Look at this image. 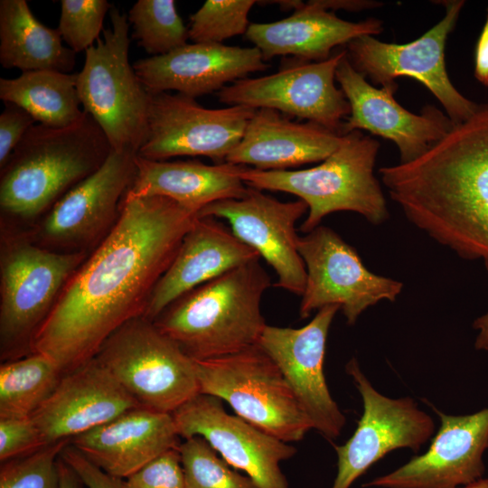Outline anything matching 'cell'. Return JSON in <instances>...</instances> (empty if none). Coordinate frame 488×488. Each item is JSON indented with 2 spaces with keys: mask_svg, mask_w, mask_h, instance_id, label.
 <instances>
[{
  "mask_svg": "<svg viewBox=\"0 0 488 488\" xmlns=\"http://www.w3.org/2000/svg\"><path fill=\"white\" fill-rule=\"evenodd\" d=\"M197 217L165 197H123L117 222L63 287L32 352L50 357L63 375L93 360L116 330L144 316Z\"/></svg>",
  "mask_w": 488,
  "mask_h": 488,
  "instance_id": "6da1fadb",
  "label": "cell"
},
{
  "mask_svg": "<svg viewBox=\"0 0 488 488\" xmlns=\"http://www.w3.org/2000/svg\"><path fill=\"white\" fill-rule=\"evenodd\" d=\"M379 174L410 222L488 269V105L418 158Z\"/></svg>",
  "mask_w": 488,
  "mask_h": 488,
  "instance_id": "7a4b0ae2",
  "label": "cell"
},
{
  "mask_svg": "<svg viewBox=\"0 0 488 488\" xmlns=\"http://www.w3.org/2000/svg\"><path fill=\"white\" fill-rule=\"evenodd\" d=\"M270 286L258 258L184 294L154 324L194 361L231 355L258 344L267 325L261 299Z\"/></svg>",
  "mask_w": 488,
  "mask_h": 488,
  "instance_id": "3957f363",
  "label": "cell"
},
{
  "mask_svg": "<svg viewBox=\"0 0 488 488\" xmlns=\"http://www.w3.org/2000/svg\"><path fill=\"white\" fill-rule=\"evenodd\" d=\"M111 150L106 135L87 112L67 127L33 126L1 167L2 212L29 220L50 210L97 171Z\"/></svg>",
  "mask_w": 488,
  "mask_h": 488,
  "instance_id": "277c9868",
  "label": "cell"
},
{
  "mask_svg": "<svg viewBox=\"0 0 488 488\" xmlns=\"http://www.w3.org/2000/svg\"><path fill=\"white\" fill-rule=\"evenodd\" d=\"M380 143L354 130L343 136L340 146L321 164L302 170H258L244 165L246 185L297 196L308 207L300 230L308 233L330 213L349 211L380 224L389 216L385 197L373 174Z\"/></svg>",
  "mask_w": 488,
  "mask_h": 488,
  "instance_id": "5b68a950",
  "label": "cell"
},
{
  "mask_svg": "<svg viewBox=\"0 0 488 488\" xmlns=\"http://www.w3.org/2000/svg\"><path fill=\"white\" fill-rule=\"evenodd\" d=\"M109 18L111 26L85 52L77 90L112 150L137 154L147 137L151 95L129 62L127 15L112 5Z\"/></svg>",
  "mask_w": 488,
  "mask_h": 488,
  "instance_id": "8992f818",
  "label": "cell"
},
{
  "mask_svg": "<svg viewBox=\"0 0 488 488\" xmlns=\"http://www.w3.org/2000/svg\"><path fill=\"white\" fill-rule=\"evenodd\" d=\"M95 359L142 408L172 414L200 393L196 361L144 316L116 330Z\"/></svg>",
  "mask_w": 488,
  "mask_h": 488,
  "instance_id": "52a82bcc",
  "label": "cell"
},
{
  "mask_svg": "<svg viewBox=\"0 0 488 488\" xmlns=\"http://www.w3.org/2000/svg\"><path fill=\"white\" fill-rule=\"evenodd\" d=\"M200 393L227 402L238 417L277 438L297 442L313 428L273 360L257 344L221 358L196 361Z\"/></svg>",
  "mask_w": 488,
  "mask_h": 488,
  "instance_id": "ba28073f",
  "label": "cell"
},
{
  "mask_svg": "<svg viewBox=\"0 0 488 488\" xmlns=\"http://www.w3.org/2000/svg\"><path fill=\"white\" fill-rule=\"evenodd\" d=\"M82 251H52L28 242L10 244L1 257L2 361L32 353V341L63 287L82 264Z\"/></svg>",
  "mask_w": 488,
  "mask_h": 488,
  "instance_id": "9c48e42d",
  "label": "cell"
},
{
  "mask_svg": "<svg viewBox=\"0 0 488 488\" xmlns=\"http://www.w3.org/2000/svg\"><path fill=\"white\" fill-rule=\"evenodd\" d=\"M444 17L419 38L404 44L362 35L346 44L353 68L380 88L396 92V79L409 77L422 83L440 102L454 125L471 117L479 105L463 96L446 71L445 47L465 5L461 0L439 1Z\"/></svg>",
  "mask_w": 488,
  "mask_h": 488,
  "instance_id": "30bf717a",
  "label": "cell"
},
{
  "mask_svg": "<svg viewBox=\"0 0 488 488\" xmlns=\"http://www.w3.org/2000/svg\"><path fill=\"white\" fill-rule=\"evenodd\" d=\"M298 251L306 270L302 319L337 305L353 324L368 307L384 299L393 302L402 290L401 282L368 270L356 250L328 227L319 225L300 237Z\"/></svg>",
  "mask_w": 488,
  "mask_h": 488,
  "instance_id": "8fae6325",
  "label": "cell"
},
{
  "mask_svg": "<svg viewBox=\"0 0 488 488\" xmlns=\"http://www.w3.org/2000/svg\"><path fill=\"white\" fill-rule=\"evenodd\" d=\"M346 53L342 49L324 61L298 60L273 74L239 80L218 91L219 100L229 106L274 109L342 134L343 119L351 108L334 80Z\"/></svg>",
  "mask_w": 488,
  "mask_h": 488,
  "instance_id": "7c38bea8",
  "label": "cell"
},
{
  "mask_svg": "<svg viewBox=\"0 0 488 488\" xmlns=\"http://www.w3.org/2000/svg\"><path fill=\"white\" fill-rule=\"evenodd\" d=\"M150 95L147 137L137 155L154 161L201 155L224 163L256 111L246 106L206 108L179 93Z\"/></svg>",
  "mask_w": 488,
  "mask_h": 488,
  "instance_id": "4fadbf2b",
  "label": "cell"
},
{
  "mask_svg": "<svg viewBox=\"0 0 488 488\" xmlns=\"http://www.w3.org/2000/svg\"><path fill=\"white\" fill-rule=\"evenodd\" d=\"M359 390L363 413L352 437L335 446L337 474L332 488H350L373 464L389 452L410 448L418 452L434 434L432 418L411 398L390 399L378 392L355 358L345 366Z\"/></svg>",
  "mask_w": 488,
  "mask_h": 488,
  "instance_id": "5bb4252c",
  "label": "cell"
},
{
  "mask_svg": "<svg viewBox=\"0 0 488 488\" xmlns=\"http://www.w3.org/2000/svg\"><path fill=\"white\" fill-rule=\"evenodd\" d=\"M172 415L180 437L204 438L229 465L245 472L258 488H288L279 464L294 456L296 448L229 414L219 398L199 393Z\"/></svg>",
  "mask_w": 488,
  "mask_h": 488,
  "instance_id": "9a60e30c",
  "label": "cell"
},
{
  "mask_svg": "<svg viewBox=\"0 0 488 488\" xmlns=\"http://www.w3.org/2000/svg\"><path fill=\"white\" fill-rule=\"evenodd\" d=\"M306 211L308 207L300 199L280 202L248 186L243 197L211 203L198 212V217L226 220L233 234L274 269L276 286L302 296L306 270L298 251L300 237L296 223Z\"/></svg>",
  "mask_w": 488,
  "mask_h": 488,
  "instance_id": "2e32d148",
  "label": "cell"
},
{
  "mask_svg": "<svg viewBox=\"0 0 488 488\" xmlns=\"http://www.w3.org/2000/svg\"><path fill=\"white\" fill-rule=\"evenodd\" d=\"M339 309L324 306L301 328L267 324L258 343L281 371L313 428L328 439L340 436L346 422L324 373L327 335Z\"/></svg>",
  "mask_w": 488,
  "mask_h": 488,
  "instance_id": "e0dca14e",
  "label": "cell"
},
{
  "mask_svg": "<svg viewBox=\"0 0 488 488\" xmlns=\"http://www.w3.org/2000/svg\"><path fill=\"white\" fill-rule=\"evenodd\" d=\"M335 80L345 95L351 112L342 126V135L367 130L395 143L400 163L410 162L441 140L453 127L450 118L434 106L423 108L419 115L404 108L393 91L376 88L358 72L347 53L341 60Z\"/></svg>",
  "mask_w": 488,
  "mask_h": 488,
  "instance_id": "ac0fdd59",
  "label": "cell"
},
{
  "mask_svg": "<svg viewBox=\"0 0 488 488\" xmlns=\"http://www.w3.org/2000/svg\"><path fill=\"white\" fill-rule=\"evenodd\" d=\"M428 405L439 417L441 426L427 451L364 487L458 488L483 477V456L488 448V408L470 415L450 416Z\"/></svg>",
  "mask_w": 488,
  "mask_h": 488,
  "instance_id": "d6986e66",
  "label": "cell"
},
{
  "mask_svg": "<svg viewBox=\"0 0 488 488\" xmlns=\"http://www.w3.org/2000/svg\"><path fill=\"white\" fill-rule=\"evenodd\" d=\"M137 154L111 150L102 165L67 192L50 210L43 238L61 246L82 245L107 235L136 174Z\"/></svg>",
  "mask_w": 488,
  "mask_h": 488,
  "instance_id": "ffe728a7",
  "label": "cell"
},
{
  "mask_svg": "<svg viewBox=\"0 0 488 488\" xmlns=\"http://www.w3.org/2000/svg\"><path fill=\"white\" fill-rule=\"evenodd\" d=\"M140 407L94 358L64 374L31 416L45 446L73 437Z\"/></svg>",
  "mask_w": 488,
  "mask_h": 488,
  "instance_id": "44dd1931",
  "label": "cell"
},
{
  "mask_svg": "<svg viewBox=\"0 0 488 488\" xmlns=\"http://www.w3.org/2000/svg\"><path fill=\"white\" fill-rule=\"evenodd\" d=\"M133 68L150 94L175 90L196 97L267 68L256 47L186 43L168 53L137 60Z\"/></svg>",
  "mask_w": 488,
  "mask_h": 488,
  "instance_id": "7402d4cb",
  "label": "cell"
},
{
  "mask_svg": "<svg viewBox=\"0 0 488 488\" xmlns=\"http://www.w3.org/2000/svg\"><path fill=\"white\" fill-rule=\"evenodd\" d=\"M260 258L223 223L197 217L156 284L144 317L154 322L174 301L224 273Z\"/></svg>",
  "mask_w": 488,
  "mask_h": 488,
  "instance_id": "603a6c76",
  "label": "cell"
},
{
  "mask_svg": "<svg viewBox=\"0 0 488 488\" xmlns=\"http://www.w3.org/2000/svg\"><path fill=\"white\" fill-rule=\"evenodd\" d=\"M180 444L172 414L142 407L70 440L90 462L119 479H127L162 454L178 449Z\"/></svg>",
  "mask_w": 488,
  "mask_h": 488,
  "instance_id": "cb8c5ba5",
  "label": "cell"
},
{
  "mask_svg": "<svg viewBox=\"0 0 488 488\" xmlns=\"http://www.w3.org/2000/svg\"><path fill=\"white\" fill-rule=\"evenodd\" d=\"M382 31V22L379 19L348 22L320 6L316 0H311L301 2L291 15L282 20L250 23L245 34L265 61L286 55L305 61H321L327 60L335 47Z\"/></svg>",
  "mask_w": 488,
  "mask_h": 488,
  "instance_id": "d4e9b609",
  "label": "cell"
},
{
  "mask_svg": "<svg viewBox=\"0 0 488 488\" xmlns=\"http://www.w3.org/2000/svg\"><path fill=\"white\" fill-rule=\"evenodd\" d=\"M343 136L313 122L290 120L274 109L258 108L225 162L287 170L324 161L340 146Z\"/></svg>",
  "mask_w": 488,
  "mask_h": 488,
  "instance_id": "484cf974",
  "label": "cell"
},
{
  "mask_svg": "<svg viewBox=\"0 0 488 488\" xmlns=\"http://www.w3.org/2000/svg\"><path fill=\"white\" fill-rule=\"evenodd\" d=\"M136 174L126 198L165 197L197 213L205 206L239 199L248 191L241 180L242 165L227 162L154 161L136 156Z\"/></svg>",
  "mask_w": 488,
  "mask_h": 488,
  "instance_id": "4316f807",
  "label": "cell"
},
{
  "mask_svg": "<svg viewBox=\"0 0 488 488\" xmlns=\"http://www.w3.org/2000/svg\"><path fill=\"white\" fill-rule=\"evenodd\" d=\"M76 62V52L62 44L57 29L47 27L25 0L0 1V63L23 71L53 70L65 73Z\"/></svg>",
  "mask_w": 488,
  "mask_h": 488,
  "instance_id": "83f0119b",
  "label": "cell"
},
{
  "mask_svg": "<svg viewBox=\"0 0 488 488\" xmlns=\"http://www.w3.org/2000/svg\"><path fill=\"white\" fill-rule=\"evenodd\" d=\"M0 99L27 111L40 125L61 128L79 122L80 109L77 73L53 70L23 71L14 79H0Z\"/></svg>",
  "mask_w": 488,
  "mask_h": 488,
  "instance_id": "f1b7e54d",
  "label": "cell"
},
{
  "mask_svg": "<svg viewBox=\"0 0 488 488\" xmlns=\"http://www.w3.org/2000/svg\"><path fill=\"white\" fill-rule=\"evenodd\" d=\"M63 373L50 357L32 352L0 366V418L31 417Z\"/></svg>",
  "mask_w": 488,
  "mask_h": 488,
  "instance_id": "f546056e",
  "label": "cell"
},
{
  "mask_svg": "<svg viewBox=\"0 0 488 488\" xmlns=\"http://www.w3.org/2000/svg\"><path fill=\"white\" fill-rule=\"evenodd\" d=\"M132 37L151 56L168 53L187 43L188 27L174 0H138L127 15Z\"/></svg>",
  "mask_w": 488,
  "mask_h": 488,
  "instance_id": "4dcf8cb0",
  "label": "cell"
},
{
  "mask_svg": "<svg viewBox=\"0 0 488 488\" xmlns=\"http://www.w3.org/2000/svg\"><path fill=\"white\" fill-rule=\"evenodd\" d=\"M185 488H258L248 475L231 469L201 436L179 446Z\"/></svg>",
  "mask_w": 488,
  "mask_h": 488,
  "instance_id": "1f68e13d",
  "label": "cell"
},
{
  "mask_svg": "<svg viewBox=\"0 0 488 488\" xmlns=\"http://www.w3.org/2000/svg\"><path fill=\"white\" fill-rule=\"evenodd\" d=\"M254 0H207L190 16L189 39L195 43H222L246 33Z\"/></svg>",
  "mask_w": 488,
  "mask_h": 488,
  "instance_id": "d6a6232c",
  "label": "cell"
},
{
  "mask_svg": "<svg viewBox=\"0 0 488 488\" xmlns=\"http://www.w3.org/2000/svg\"><path fill=\"white\" fill-rule=\"evenodd\" d=\"M70 440L1 463L0 488H60L59 458Z\"/></svg>",
  "mask_w": 488,
  "mask_h": 488,
  "instance_id": "836d02e7",
  "label": "cell"
},
{
  "mask_svg": "<svg viewBox=\"0 0 488 488\" xmlns=\"http://www.w3.org/2000/svg\"><path fill=\"white\" fill-rule=\"evenodd\" d=\"M112 5L107 0H61L59 31L74 52L87 51L99 38Z\"/></svg>",
  "mask_w": 488,
  "mask_h": 488,
  "instance_id": "e575fe53",
  "label": "cell"
},
{
  "mask_svg": "<svg viewBox=\"0 0 488 488\" xmlns=\"http://www.w3.org/2000/svg\"><path fill=\"white\" fill-rule=\"evenodd\" d=\"M124 488H185L178 449H171L155 458L123 480Z\"/></svg>",
  "mask_w": 488,
  "mask_h": 488,
  "instance_id": "d590c367",
  "label": "cell"
},
{
  "mask_svg": "<svg viewBox=\"0 0 488 488\" xmlns=\"http://www.w3.org/2000/svg\"><path fill=\"white\" fill-rule=\"evenodd\" d=\"M44 446L32 417L0 418L1 463L27 455Z\"/></svg>",
  "mask_w": 488,
  "mask_h": 488,
  "instance_id": "8d00e7d4",
  "label": "cell"
},
{
  "mask_svg": "<svg viewBox=\"0 0 488 488\" xmlns=\"http://www.w3.org/2000/svg\"><path fill=\"white\" fill-rule=\"evenodd\" d=\"M35 122L23 108L12 103H5L0 115V167L5 164Z\"/></svg>",
  "mask_w": 488,
  "mask_h": 488,
  "instance_id": "74e56055",
  "label": "cell"
},
{
  "mask_svg": "<svg viewBox=\"0 0 488 488\" xmlns=\"http://www.w3.org/2000/svg\"><path fill=\"white\" fill-rule=\"evenodd\" d=\"M60 456L88 488H124L123 479L104 472L86 458L70 443L64 447Z\"/></svg>",
  "mask_w": 488,
  "mask_h": 488,
  "instance_id": "f35d334b",
  "label": "cell"
},
{
  "mask_svg": "<svg viewBox=\"0 0 488 488\" xmlns=\"http://www.w3.org/2000/svg\"><path fill=\"white\" fill-rule=\"evenodd\" d=\"M474 77L481 84L488 87V8L474 52Z\"/></svg>",
  "mask_w": 488,
  "mask_h": 488,
  "instance_id": "ab89813d",
  "label": "cell"
},
{
  "mask_svg": "<svg viewBox=\"0 0 488 488\" xmlns=\"http://www.w3.org/2000/svg\"><path fill=\"white\" fill-rule=\"evenodd\" d=\"M318 5L329 11L343 9L346 11H361L367 8L381 5V3L374 1H355V0H316Z\"/></svg>",
  "mask_w": 488,
  "mask_h": 488,
  "instance_id": "60d3db41",
  "label": "cell"
},
{
  "mask_svg": "<svg viewBox=\"0 0 488 488\" xmlns=\"http://www.w3.org/2000/svg\"><path fill=\"white\" fill-rule=\"evenodd\" d=\"M60 488H81L82 482L76 473L61 458H59Z\"/></svg>",
  "mask_w": 488,
  "mask_h": 488,
  "instance_id": "b9f144b4",
  "label": "cell"
},
{
  "mask_svg": "<svg viewBox=\"0 0 488 488\" xmlns=\"http://www.w3.org/2000/svg\"><path fill=\"white\" fill-rule=\"evenodd\" d=\"M474 327L479 331L474 346L477 350L488 351V313L474 322Z\"/></svg>",
  "mask_w": 488,
  "mask_h": 488,
  "instance_id": "7bdbcfd3",
  "label": "cell"
},
{
  "mask_svg": "<svg viewBox=\"0 0 488 488\" xmlns=\"http://www.w3.org/2000/svg\"><path fill=\"white\" fill-rule=\"evenodd\" d=\"M458 488H488V478H480L467 485Z\"/></svg>",
  "mask_w": 488,
  "mask_h": 488,
  "instance_id": "ee69618b",
  "label": "cell"
}]
</instances>
